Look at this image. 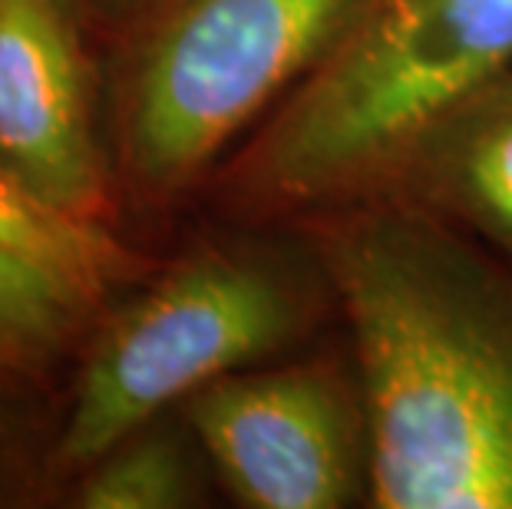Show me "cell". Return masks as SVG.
I'll use <instances>...</instances> for the list:
<instances>
[{
  "label": "cell",
  "instance_id": "277c9868",
  "mask_svg": "<svg viewBox=\"0 0 512 509\" xmlns=\"http://www.w3.org/2000/svg\"><path fill=\"white\" fill-rule=\"evenodd\" d=\"M367 0H152L110 47L103 133L116 205L172 212L347 34Z\"/></svg>",
  "mask_w": 512,
  "mask_h": 509
},
{
  "label": "cell",
  "instance_id": "9c48e42d",
  "mask_svg": "<svg viewBox=\"0 0 512 509\" xmlns=\"http://www.w3.org/2000/svg\"><path fill=\"white\" fill-rule=\"evenodd\" d=\"M222 493L199 437L176 410L149 420L70 480L80 509H192Z\"/></svg>",
  "mask_w": 512,
  "mask_h": 509
},
{
  "label": "cell",
  "instance_id": "52a82bcc",
  "mask_svg": "<svg viewBox=\"0 0 512 509\" xmlns=\"http://www.w3.org/2000/svg\"><path fill=\"white\" fill-rule=\"evenodd\" d=\"M364 199H394L512 255V67L443 110Z\"/></svg>",
  "mask_w": 512,
  "mask_h": 509
},
{
  "label": "cell",
  "instance_id": "30bf717a",
  "mask_svg": "<svg viewBox=\"0 0 512 509\" xmlns=\"http://www.w3.org/2000/svg\"><path fill=\"white\" fill-rule=\"evenodd\" d=\"M100 314L67 285L0 252V377L34 374L83 348Z\"/></svg>",
  "mask_w": 512,
  "mask_h": 509
},
{
  "label": "cell",
  "instance_id": "7c38bea8",
  "mask_svg": "<svg viewBox=\"0 0 512 509\" xmlns=\"http://www.w3.org/2000/svg\"><path fill=\"white\" fill-rule=\"evenodd\" d=\"M0 476H4V460H0ZM0 493H4V486H0Z\"/></svg>",
  "mask_w": 512,
  "mask_h": 509
},
{
  "label": "cell",
  "instance_id": "7a4b0ae2",
  "mask_svg": "<svg viewBox=\"0 0 512 509\" xmlns=\"http://www.w3.org/2000/svg\"><path fill=\"white\" fill-rule=\"evenodd\" d=\"M341 298L298 222H235L116 298L80 348L47 473L73 480L205 384L341 331Z\"/></svg>",
  "mask_w": 512,
  "mask_h": 509
},
{
  "label": "cell",
  "instance_id": "ba28073f",
  "mask_svg": "<svg viewBox=\"0 0 512 509\" xmlns=\"http://www.w3.org/2000/svg\"><path fill=\"white\" fill-rule=\"evenodd\" d=\"M0 252L50 275L93 308L106 311L126 285L149 272L143 252L113 222L86 219L43 199L0 162Z\"/></svg>",
  "mask_w": 512,
  "mask_h": 509
},
{
  "label": "cell",
  "instance_id": "5b68a950",
  "mask_svg": "<svg viewBox=\"0 0 512 509\" xmlns=\"http://www.w3.org/2000/svg\"><path fill=\"white\" fill-rule=\"evenodd\" d=\"M179 414L235 506L370 509L374 420L344 328L205 384Z\"/></svg>",
  "mask_w": 512,
  "mask_h": 509
},
{
  "label": "cell",
  "instance_id": "3957f363",
  "mask_svg": "<svg viewBox=\"0 0 512 509\" xmlns=\"http://www.w3.org/2000/svg\"><path fill=\"white\" fill-rule=\"evenodd\" d=\"M512 67V0H367L215 172V219L304 222L370 196L443 110Z\"/></svg>",
  "mask_w": 512,
  "mask_h": 509
},
{
  "label": "cell",
  "instance_id": "6da1fadb",
  "mask_svg": "<svg viewBox=\"0 0 512 509\" xmlns=\"http://www.w3.org/2000/svg\"><path fill=\"white\" fill-rule=\"evenodd\" d=\"M298 225L364 371L370 509H512V255L394 199Z\"/></svg>",
  "mask_w": 512,
  "mask_h": 509
},
{
  "label": "cell",
  "instance_id": "8992f818",
  "mask_svg": "<svg viewBox=\"0 0 512 509\" xmlns=\"http://www.w3.org/2000/svg\"><path fill=\"white\" fill-rule=\"evenodd\" d=\"M0 162L60 209L116 225L90 43L57 0H0Z\"/></svg>",
  "mask_w": 512,
  "mask_h": 509
},
{
  "label": "cell",
  "instance_id": "8fae6325",
  "mask_svg": "<svg viewBox=\"0 0 512 509\" xmlns=\"http://www.w3.org/2000/svg\"><path fill=\"white\" fill-rule=\"evenodd\" d=\"M60 10L73 20L86 43H110L143 14L152 0H57Z\"/></svg>",
  "mask_w": 512,
  "mask_h": 509
}]
</instances>
